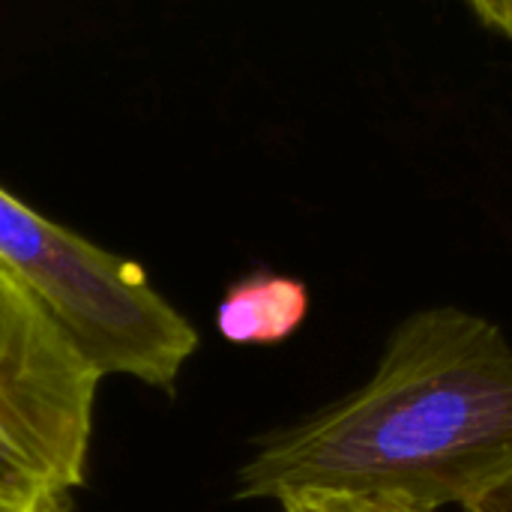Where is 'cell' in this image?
I'll return each mask as SVG.
<instances>
[{
	"label": "cell",
	"instance_id": "cell-4",
	"mask_svg": "<svg viewBox=\"0 0 512 512\" xmlns=\"http://www.w3.org/2000/svg\"><path fill=\"white\" fill-rule=\"evenodd\" d=\"M309 288L285 273H249L216 306V330L234 345H282L309 315Z\"/></svg>",
	"mask_w": 512,
	"mask_h": 512
},
{
	"label": "cell",
	"instance_id": "cell-5",
	"mask_svg": "<svg viewBox=\"0 0 512 512\" xmlns=\"http://www.w3.org/2000/svg\"><path fill=\"white\" fill-rule=\"evenodd\" d=\"M282 512H420L393 501H345V498H333V501H306V504H291L282 507Z\"/></svg>",
	"mask_w": 512,
	"mask_h": 512
},
{
	"label": "cell",
	"instance_id": "cell-7",
	"mask_svg": "<svg viewBox=\"0 0 512 512\" xmlns=\"http://www.w3.org/2000/svg\"><path fill=\"white\" fill-rule=\"evenodd\" d=\"M480 512H512V492L510 495H504V498H498V501H492L486 510Z\"/></svg>",
	"mask_w": 512,
	"mask_h": 512
},
{
	"label": "cell",
	"instance_id": "cell-9",
	"mask_svg": "<svg viewBox=\"0 0 512 512\" xmlns=\"http://www.w3.org/2000/svg\"><path fill=\"white\" fill-rule=\"evenodd\" d=\"M0 512H18V510H12L9 504H3V501H0Z\"/></svg>",
	"mask_w": 512,
	"mask_h": 512
},
{
	"label": "cell",
	"instance_id": "cell-6",
	"mask_svg": "<svg viewBox=\"0 0 512 512\" xmlns=\"http://www.w3.org/2000/svg\"><path fill=\"white\" fill-rule=\"evenodd\" d=\"M468 3L486 27L512 39V0H468Z\"/></svg>",
	"mask_w": 512,
	"mask_h": 512
},
{
	"label": "cell",
	"instance_id": "cell-3",
	"mask_svg": "<svg viewBox=\"0 0 512 512\" xmlns=\"http://www.w3.org/2000/svg\"><path fill=\"white\" fill-rule=\"evenodd\" d=\"M102 372L0 261V501L45 512L84 483Z\"/></svg>",
	"mask_w": 512,
	"mask_h": 512
},
{
	"label": "cell",
	"instance_id": "cell-1",
	"mask_svg": "<svg viewBox=\"0 0 512 512\" xmlns=\"http://www.w3.org/2000/svg\"><path fill=\"white\" fill-rule=\"evenodd\" d=\"M512 492V345L459 306L408 315L372 378L273 432L237 474L240 501H393L486 510Z\"/></svg>",
	"mask_w": 512,
	"mask_h": 512
},
{
	"label": "cell",
	"instance_id": "cell-2",
	"mask_svg": "<svg viewBox=\"0 0 512 512\" xmlns=\"http://www.w3.org/2000/svg\"><path fill=\"white\" fill-rule=\"evenodd\" d=\"M0 261L42 297L102 375L174 390L198 333L138 264L54 225L3 186Z\"/></svg>",
	"mask_w": 512,
	"mask_h": 512
},
{
	"label": "cell",
	"instance_id": "cell-8",
	"mask_svg": "<svg viewBox=\"0 0 512 512\" xmlns=\"http://www.w3.org/2000/svg\"><path fill=\"white\" fill-rule=\"evenodd\" d=\"M45 512H69V510H66V501H63V504H54V507H48Z\"/></svg>",
	"mask_w": 512,
	"mask_h": 512
}]
</instances>
